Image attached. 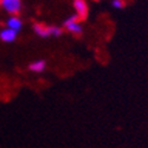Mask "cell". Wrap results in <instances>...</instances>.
I'll return each mask as SVG.
<instances>
[{"label": "cell", "mask_w": 148, "mask_h": 148, "mask_svg": "<svg viewBox=\"0 0 148 148\" xmlns=\"http://www.w3.org/2000/svg\"><path fill=\"white\" fill-rule=\"evenodd\" d=\"M81 19L77 14H71L69 18H66L64 20V26L68 31L75 33V34H81L83 29H82V25L78 23Z\"/></svg>", "instance_id": "1"}, {"label": "cell", "mask_w": 148, "mask_h": 148, "mask_svg": "<svg viewBox=\"0 0 148 148\" xmlns=\"http://www.w3.org/2000/svg\"><path fill=\"white\" fill-rule=\"evenodd\" d=\"M0 5L1 7L7 11L8 13H18L21 8V1L20 0H0Z\"/></svg>", "instance_id": "2"}, {"label": "cell", "mask_w": 148, "mask_h": 148, "mask_svg": "<svg viewBox=\"0 0 148 148\" xmlns=\"http://www.w3.org/2000/svg\"><path fill=\"white\" fill-rule=\"evenodd\" d=\"M73 7H75L79 19L87 18V16H88V5H87V3H85V0H75V1H73Z\"/></svg>", "instance_id": "3"}, {"label": "cell", "mask_w": 148, "mask_h": 148, "mask_svg": "<svg viewBox=\"0 0 148 148\" xmlns=\"http://www.w3.org/2000/svg\"><path fill=\"white\" fill-rule=\"evenodd\" d=\"M17 36H18V32L14 30H12L10 27L3 29L0 31V40H3L5 43H13L17 39Z\"/></svg>", "instance_id": "4"}, {"label": "cell", "mask_w": 148, "mask_h": 148, "mask_svg": "<svg viewBox=\"0 0 148 148\" xmlns=\"http://www.w3.org/2000/svg\"><path fill=\"white\" fill-rule=\"evenodd\" d=\"M33 31L37 36L42 37V38H47L50 37V31H49V26H45L44 24L36 23L33 25Z\"/></svg>", "instance_id": "5"}, {"label": "cell", "mask_w": 148, "mask_h": 148, "mask_svg": "<svg viewBox=\"0 0 148 148\" xmlns=\"http://www.w3.org/2000/svg\"><path fill=\"white\" fill-rule=\"evenodd\" d=\"M6 24H7V27L14 30V31H17V32H19V31L21 30V27H23L21 20H20L18 17H14V16L10 17V18L7 19V23H6Z\"/></svg>", "instance_id": "6"}, {"label": "cell", "mask_w": 148, "mask_h": 148, "mask_svg": "<svg viewBox=\"0 0 148 148\" xmlns=\"http://www.w3.org/2000/svg\"><path fill=\"white\" fill-rule=\"evenodd\" d=\"M46 68V63H45V60L40 59V60H36L33 62V63H31L29 65V69L33 72H43Z\"/></svg>", "instance_id": "7"}, {"label": "cell", "mask_w": 148, "mask_h": 148, "mask_svg": "<svg viewBox=\"0 0 148 148\" xmlns=\"http://www.w3.org/2000/svg\"><path fill=\"white\" fill-rule=\"evenodd\" d=\"M49 31H50V36L52 37H59L62 34V29L58 26H49Z\"/></svg>", "instance_id": "8"}, {"label": "cell", "mask_w": 148, "mask_h": 148, "mask_svg": "<svg viewBox=\"0 0 148 148\" xmlns=\"http://www.w3.org/2000/svg\"><path fill=\"white\" fill-rule=\"evenodd\" d=\"M112 6L114 8L121 10V8L125 7V1H123V0H113V1H112Z\"/></svg>", "instance_id": "9"}]
</instances>
